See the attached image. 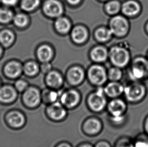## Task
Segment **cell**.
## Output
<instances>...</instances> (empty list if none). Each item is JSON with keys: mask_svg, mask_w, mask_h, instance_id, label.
Wrapping results in <instances>:
<instances>
[{"mask_svg": "<svg viewBox=\"0 0 148 147\" xmlns=\"http://www.w3.org/2000/svg\"><path fill=\"white\" fill-rule=\"evenodd\" d=\"M108 99L104 93L103 87L97 88L86 96V105L89 111L95 114H101L106 111Z\"/></svg>", "mask_w": 148, "mask_h": 147, "instance_id": "1", "label": "cell"}, {"mask_svg": "<svg viewBox=\"0 0 148 147\" xmlns=\"http://www.w3.org/2000/svg\"><path fill=\"white\" fill-rule=\"evenodd\" d=\"M147 90L145 86L138 82L124 86V99L127 103L138 104L142 102L146 97Z\"/></svg>", "mask_w": 148, "mask_h": 147, "instance_id": "2", "label": "cell"}, {"mask_svg": "<svg viewBox=\"0 0 148 147\" xmlns=\"http://www.w3.org/2000/svg\"><path fill=\"white\" fill-rule=\"evenodd\" d=\"M42 90L35 86H29L21 95V102L26 109L35 110L42 104Z\"/></svg>", "mask_w": 148, "mask_h": 147, "instance_id": "3", "label": "cell"}, {"mask_svg": "<svg viewBox=\"0 0 148 147\" xmlns=\"http://www.w3.org/2000/svg\"><path fill=\"white\" fill-rule=\"evenodd\" d=\"M82 100V93L74 87L68 88L60 93L59 100L60 103L69 111L78 108Z\"/></svg>", "mask_w": 148, "mask_h": 147, "instance_id": "4", "label": "cell"}, {"mask_svg": "<svg viewBox=\"0 0 148 147\" xmlns=\"http://www.w3.org/2000/svg\"><path fill=\"white\" fill-rule=\"evenodd\" d=\"M104 123L102 119L96 116H90L84 119L81 125V131L86 137H96L102 133Z\"/></svg>", "mask_w": 148, "mask_h": 147, "instance_id": "5", "label": "cell"}, {"mask_svg": "<svg viewBox=\"0 0 148 147\" xmlns=\"http://www.w3.org/2000/svg\"><path fill=\"white\" fill-rule=\"evenodd\" d=\"M68 110L59 101L46 106L45 114L47 118L54 123H61L68 117Z\"/></svg>", "mask_w": 148, "mask_h": 147, "instance_id": "6", "label": "cell"}, {"mask_svg": "<svg viewBox=\"0 0 148 147\" xmlns=\"http://www.w3.org/2000/svg\"><path fill=\"white\" fill-rule=\"evenodd\" d=\"M87 78L89 83L96 88L103 87L108 79L106 70L102 66L96 65L88 69Z\"/></svg>", "mask_w": 148, "mask_h": 147, "instance_id": "7", "label": "cell"}, {"mask_svg": "<svg viewBox=\"0 0 148 147\" xmlns=\"http://www.w3.org/2000/svg\"><path fill=\"white\" fill-rule=\"evenodd\" d=\"M127 102L121 97L109 99L106 111L108 116H118L126 115L127 110Z\"/></svg>", "mask_w": 148, "mask_h": 147, "instance_id": "8", "label": "cell"}, {"mask_svg": "<svg viewBox=\"0 0 148 147\" xmlns=\"http://www.w3.org/2000/svg\"><path fill=\"white\" fill-rule=\"evenodd\" d=\"M6 120L8 125L13 129H20L26 125L27 117L23 111L14 110L7 114Z\"/></svg>", "mask_w": 148, "mask_h": 147, "instance_id": "9", "label": "cell"}, {"mask_svg": "<svg viewBox=\"0 0 148 147\" xmlns=\"http://www.w3.org/2000/svg\"><path fill=\"white\" fill-rule=\"evenodd\" d=\"M2 73L8 79L16 80L23 73V66L17 60H9L2 67Z\"/></svg>", "mask_w": 148, "mask_h": 147, "instance_id": "10", "label": "cell"}, {"mask_svg": "<svg viewBox=\"0 0 148 147\" xmlns=\"http://www.w3.org/2000/svg\"><path fill=\"white\" fill-rule=\"evenodd\" d=\"M110 60L117 67L126 66L130 60V54L127 50L120 47H113L109 52Z\"/></svg>", "mask_w": 148, "mask_h": 147, "instance_id": "11", "label": "cell"}, {"mask_svg": "<svg viewBox=\"0 0 148 147\" xmlns=\"http://www.w3.org/2000/svg\"><path fill=\"white\" fill-rule=\"evenodd\" d=\"M128 29V22L123 17L115 16L110 21V30L112 34L116 36H124L127 32Z\"/></svg>", "mask_w": 148, "mask_h": 147, "instance_id": "12", "label": "cell"}, {"mask_svg": "<svg viewBox=\"0 0 148 147\" xmlns=\"http://www.w3.org/2000/svg\"><path fill=\"white\" fill-rule=\"evenodd\" d=\"M86 78L84 71L82 68L75 67L68 70L66 81L71 87H76L82 84Z\"/></svg>", "mask_w": 148, "mask_h": 147, "instance_id": "13", "label": "cell"}, {"mask_svg": "<svg viewBox=\"0 0 148 147\" xmlns=\"http://www.w3.org/2000/svg\"><path fill=\"white\" fill-rule=\"evenodd\" d=\"M18 93L14 86L10 84L2 85L0 87V102L7 104L13 103L17 99Z\"/></svg>", "mask_w": 148, "mask_h": 147, "instance_id": "14", "label": "cell"}, {"mask_svg": "<svg viewBox=\"0 0 148 147\" xmlns=\"http://www.w3.org/2000/svg\"><path fill=\"white\" fill-rule=\"evenodd\" d=\"M148 63L145 60L142 59H137L130 73V78L135 81L142 79L148 75Z\"/></svg>", "mask_w": 148, "mask_h": 147, "instance_id": "15", "label": "cell"}, {"mask_svg": "<svg viewBox=\"0 0 148 147\" xmlns=\"http://www.w3.org/2000/svg\"><path fill=\"white\" fill-rule=\"evenodd\" d=\"M124 89V86L119 82L110 81L103 86L104 93L109 99L121 97Z\"/></svg>", "mask_w": 148, "mask_h": 147, "instance_id": "16", "label": "cell"}, {"mask_svg": "<svg viewBox=\"0 0 148 147\" xmlns=\"http://www.w3.org/2000/svg\"><path fill=\"white\" fill-rule=\"evenodd\" d=\"M45 84L47 87L59 91L64 86V78L57 71H50L47 74L45 77Z\"/></svg>", "mask_w": 148, "mask_h": 147, "instance_id": "17", "label": "cell"}, {"mask_svg": "<svg viewBox=\"0 0 148 147\" xmlns=\"http://www.w3.org/2000/svg\"><path fill=\"white\" fill-rule=\"evenodd\" d=\"M43 11L47 16L58 18L63 12L62 4L57 0H47L43 6Z\"/></svg>", "mask_w": 148, "mask_h": 147, "instance_id": "18", "label": "cell"}, {"mask_svg": "<svg viewBox=\"0 0 148 147\" xmlns=\"http://www.w3.org/2000/svg\"><path fill=\"white\" fill-rule=\"evenodd\" d=\"M16 41V35L10 28H3L0 30V45L7 50L11 48Z\"/></svg>", "mask_w": 148, "mask_h": 147, "instance_id": "19", "label": "cell"}, {"mask_svg": "<svg viewBox=\"0 0 148 147\" xmlns=\"http://www.w3.org/2000/svg\"><path fill=\"white\" fill-rule=\"evenodd\" d=\"M60 95L59 91L48 87L44 88L41 92L42 104L47 106L58 101Z\"/></svg>", "mask_w": 148, "mask_h": 147, "instance_id": "20", "label": "cell"}, {"mask_svg": "<svg viewBox=\"0 0 148 147\" xmlns=\"http://www.w3.org/2000/svg\"><path fill=\"white\" fill-rule=\"evenodd\" d=\"M14 15L12 8L0 5V25L7 26L12 23Z\"/></svg>", "mask_w": 148, "mask_h": 147, "instance_id": "21", "label": "cell"}, {"mask_svg": "<svg viewBox=\"0 0 148 147\" xmlns=\"http://www.w3.org/2000/svg\"><path fill=\"white\" fill-rule=\"evenodd\" d=\"M88 37V32L83 26H76L72 30L71 37L73 42L77 44H83Z\"/></svg>", "mask_w": 148, "mask_h": 147, "instance_id": "22", "label": "cell"}, {"mask_svg": "<svg viewBox=\"0 0 148 147\" xmlns=\"http://www.w3.org/2000/svg\"><path fill=\"white\" fill-rule=\"evenodd\" d=\"M36 54L38 60L43 63L50 62L53 57L54 52L50 46L44 44L39 47Z\"/></svg>", "mask_w": 148, "mask_h": 147, "instance_id": "23", "label": "cell"}, {"mask_svg": "<svg viewBox=\"0 0 148 147\" xmlns=\"http://www.w3.org/2000/svg\"><path fill=\"white\" fill-rule=\"evenodd\" d=\"M108 56L107 50L102 46H97L92 49L90 52L91 58L95 62L101 63L105 62Z\"/></svg>", "mask_w": 148, "mask_h": 147, "instance_id": "24", "label": "cell"}, {"mask_svg": "<svg viewBox=\"0 0 148 147\" xmlns=\"http://www.w3.org/2000/svg\"><path fill=\"white\" fill-rule=\"evenodd\" d=\"M122 10L123 13L127 16H134L139 12L140 6L136 2L130 1L123 5Z\"/></svg>", "mask_w": 148, "mask_h": 147, "instance_id": "25", "label": "cell"}, {"mask_svg": "<svg viewBox=\"0 0 148 147\" xmlns=\"http://www.w3.org/2000/svg\"><path fill=\"white\" fill-rule=\"evenodd\" d=\"M55 26L58 32L65 34L69 31L71 28V23L67 18L59 17L55 21Z\"/></svg>", "mask_w": 148, "mask_h": 147, "instance_id": "26", "label": "cell"}, {"mask_svg": "<svg viewBox=\"0 0 148 147\" xmlns=\"http://www.w3.org/2000/svg\"><path fill=\"white\" fill-rule=\"evenodd\" d=\"M12 23L16 28L22 29L28 25L29 19L27 16L24 13H18L15 14Z\"/></svg>", "mask_w": 148, "mask_h": 147, "instance_id": "27", "label": "cell"}, {"mask_svg": "<svg viewBox=\"0 0 148 147\" xmlns=\"http://www.w3.org/2000/svg\"><path fill=\"white\" fill-rule=\"evenodd\" d=\"M40 69L39 66L36 62H28L23 66V73L29 77L36 76Z\"/></svg>", "mask_w": 148, "mask_h": 147, "instance_id": "28", "label": "cell"}, {"mask_svg": "<svg viewBox=\"0 0 148 147\" xmlns=\"http://www.w3.org/2000/svg\"><path fill=\"white\" fill-rule=\"evenodd\" d=\"M40 0H21L20 7L25 12H32L38 7Z\"/></svg>", "mask_w": 148, "mask_h": 147, "instance_id": "29", "label": "cell"}, {"mask_svg": "<svg viewBox=\"0 0 148 147\" xmlns=\"http://www.w3.org/2000/svg\"><path fill=\"white\" fill-rule=\"evenodd\" d=\"M112 35V33L110 29L104 27L99 28L95 32L97 39L101 42H105L110 39Z\"/></svg>", "mask_w": 148, "mask_h": 147, "instance_id": "30", "label": "cell"}, {"mask_svg": "<svg viewBox=\"0 0 148 147\" xmlns=\"http://www.w3.org/2000/svg\"><path fill=\"white\" fill-rule=\"evenodd\" d=\"M113 147H134V140L127 136H122L116 140Z\"/></svg>", "mask_w": 148, "mask_h": 147, "instance_id": "31", "label": "cell"}, {"mask_svg": "<svg viewBox=\"0 0 148 147\" xmlns=\"http://www.w3.org/2000/svg\"><path fill=\"white\" fill-rule=\"evenodd\" d=\"M133 140L134 147H148V135L145 132L138 134Z\"/></svg>", "mask_w": 148, "mask_h": 147, "instance_id": "32", "label": "cell"}, {"mask_svg": "<svg viewBox=\"0 0 148 147\" xmlns=\"http://www.w3.org/2000/svg\"><path fill=\"white\" fill-rule=\"evenodd\" d=\"M126 114L118 116H108V119L110 125L114 127H119L124 125L126 122Z\"/></svg>", "mask_w": 148, "mask_h": 147, "instance_id": "33", "label": "cell"}, {"mask_svg": "<svg viewBox=\"0 0 148 147\" xmlns=\"http://www.w3.org/2000/svg\"><path fill=\"white\" fill-rule=\"evenodd\" d=\"M120 3L117 1H111L105 5V10L108 14L114 15L117 13L120 10Z\"/></svg>", "mask_w": 148, "mask_h": 147, "instance_id": "34", "label": "cell"}, {"mask_svg": "<svg viewBox=\"0 0 148 147\" xmlns=\"http://www.w3.org/2000/svg\"><path fill=\"white\" fill-rule=\"evenodd\" d=\"M108 79L110 81L118 82L122 77L121 71L117 68L110 69L108 73Z\"/></svg>", "mask_w": 148, "mask_h": 147, "instance_id": "35", "label": "cell"}, {"mask_svg": "<svg viewBox=\"0 0 148 147\" xmlns=\"http://www.w3.org/2000/svg\"><path fill=\"white\" fill-rule=\"evenodd\" d=\"M13 86L18 93H22L30 85L26 80L19 78L15 80Z\"/></svg>", "mask_w": 148, "mask_h": 147, "instance_id": "36", "label": "cell"}, {"mask_svg": "<svg viewBox=\"0 0 148 147\" xmlns=\"http://www.w3.org/2000/svg\"><path fill=\"white\" fill-rule=\"evenodd\" d=\"M19 0H1V5L9 8H13L17 5Z\"/></svg>", "mask_w": 148, "mask_h": 147, "instance_id": "37", "label": "cell"}, {"mask_svg": "<svg viewBox=\"0 0 148 147\" xmlns=\"http://www.w3.org/2000/svg\"><path fill=\"white\" fill-rule=\"evenodd\" d=\"M94 147H113L111 144L106 140H101L94 144Z\"/></svg>", "mask_w": 148, "mask_h": 147, "instance_id": "38", "label": "cell"}, {"mask_svg": "<svg viewBox=\"0 0 148 147\" xmlns=\"http://www.w3.org/2000/svg\"><path fill=\"white\" fill-rule=\"evenodd\" d=\"M51 65L50 63H43L40 66V70L42 73L47 74L51 71Z\"/></svg>", "mask_w": 148, "mask_h": 147, "instance_id": "39", "label": "cell"}, {"mask_svg": "<svg viewBox=\"0 0 148 147\" xmlns=\"http://www.w3.org/2000/svg\"><path fill=\"white\" fill-rule=\"evenodd\" d=\"M54 147H73V146L69 142L62 141L57 144Z\"/></svg>", "mask_w": 148, "mask_h": 147, "instance_id": "40", "label": "cell"}, {"mask_svg": "<svg viewBox=\"0 0 148 147\" xmlns=\"http://www.w3.org/2000/svg\"><path fill=\"white\" fill-rule=\"evenodd\" d=\"M76 147H94V145L88 142H83L78 144Z\"/></svg>", "mask_w": 148, "mask_h": 147, "instance_id": "41", "label": "cell"}, {"mask_svg": "<svg viewBox=\"0 0 148 147\" xmlns=\"http://www.w3.org/2000/svg\"><path fill=\"white\" fill-rule=\"evenodd\" d=\"M143 127L145 133L148 135V115L145 118L143 123Z\"/></svg>", "mask_w": 148, "mask_h": 147, "instance_id": "42", "label": "cell"}, {"mask_svg": "<svg viewBox=\"0 0 148 147\" xmlns=\"http://www.w3.org/2000/svg\"><path fill=\"white\" fill-rule=\"evenodd\" d=\"M5 49L0 45V61L3 58L5 54Z\"/></svg>", "mask_w": 148, "mask_h": 147, "instance_id": "43", "label": "cell"}, {"mask_svg": "<svg viewBox=\"0 0 148 147\" xmlns=\"http://www.w3.org/2000/svg\"><path fill=\"white\" fill-rule=\"evenodd\" d=\"M67 1L71 5H77L80 3L81 0H67Z\"/></svg>", "mask_w": 148, "mask_h": 147, "instance_id": "44", "label": "cell"}, {"mask_svg": "<svg viewBox=\"0 0 148 147\" xmlns=\"http://www.w3.org/2000/svg\"><path fill=\"white\" fill-rule=\"evenodd\" d=\"M2 85V80L1 79V78H0V87Z\"/></svg>", "mask_w": 148, "mask_h": 147, "instance_id": "45", "label": "cell"}, {"mask_svg": "<svg viewBox=\"0 0 148 147\" xmlns=\"http://www.w3.org/2000/svg\"><path fill=\"white\" fill-rule=\"evenodd\" d=\"M147 30H148V25H147Z\"/></svg>", "mask_w": 148, "mask_h": 147, "instance_id": "46", "label": "cell"}, {"mask_svg": "<svg viewBox=\"0 0 148 147\" xmlns=\"http://www.w3.org/2000/svg\"><path fill=\"white\" fill-rule=\"evenodd\" d=\"M1 0H0V5H1Z\"/></svg>", "mask_w": 148, "mask_h": 147, "instance_id": "47", "label": "cell"}, {"mask_svg": "<svg viewBox=\"0 0 148 147\" xmlns=\"http://www.w3.org/2000/svg\"><path fill=\"white\" fill-rule=\"evenodd\" d=\"M102 1H106V0H102Z\"/></svg>", "mask_w": 148, "mask_h": 147, "instance_id": "48", "label": "cell"}]
</instances>
